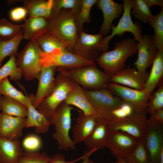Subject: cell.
<instances>
[{"mask_svg":"<svg viewBox=\"0 0 163 163\" xmlns=\"http://www.w3.org/2000/svg\"><path fill=\"white\" fill-rule=\"evenodd\" d=\"M137 43L129 38L117 42L114 49L103 52L95 61L110 76L124 69L128 58L138 52Z\"/></svg>","mask_w":163,"mask_h":163,"instance_id":"cell-1","label":"cell"},{"mask_svg":"<svg viewBox=\"0 0 163 163\" xmlns=\"http://www.w3.org/2000/svg\"><path fill=\"white\" fill-rule=\"evenodd\" d=\"M57 71L63 74L76 84L87 90L106 88L110 82V77L100 70L96 63L72 69L57 67Z\"/></svg>","mask_w":163,"mask_h":163,"instance_id":"cell-2","label":"cell"},{"mask_svg":"<svg viewBox=\"0 0 163 163\" xmlns=\"http://www.w3.org/2000/svg\"><path fill=\"white\" fill-rule=\"evenodd\" d=\"M59 72L55 78L52 90L37 109L49 121L59 106L64 101L69 92L76 84L63 74Z\"/></svg>","mask_w":163,"mask_h":163,"instance_id":"cell-3","label":"cell"},{"mask_svg":"<svg viewBox=\"0 0 163 163\" xmlns=\"http://www.w3.org/2000/svg\"><path fill=\"white\" fill-rule=\"evenodd\" d=\"M73 108L63 101L57 107L50 120L54 125L53 138L57 141L58 148L66 151L70 149L76 150V148L70 138L69 132L71 127V111Z\"/></svg>","mask_w":163,"mask_h":163,"instance_id":"cell-4","label":"cell"},{"mask_svg":"<svg viewBox=\"0 0 163 163\" xmlns=\"http://www.w3.org/2000/svg\"><path fill=\"white\" fill-rule=\"evenodd\" d=\"M84 89L88 99L94 109L97 119L107 122L110 113L124 103L107 88L94 90Z\"/></svg>","mask_w":163,"mask_h":163,"instance_id":"cell-5","label":"cell"},{"mask_svg":"<svg viewBox=\"0 0 163 163\" xmlns=\"http://www.w3.org/2000/svg\"><path fill=\"white\" fill-rule=\"evenodd\" d=\"M42 52L35 39L30 40L16 56V63L27 81L38 79L42 66L40 62Z\"/></svg>","mask_w":163,"mask_h":163,"instance_id":"cell-6","label":"cell"},{"mask_svg":"<svg viewBox=\"0 0 163 163\" xmlns=\"http://www.w3.org/2000/svg\"><path fill=\"white\" fill-rule=\"evenodd\" d=\"M75 16L71 9H61L55 18L49 20L46 32L60 40L70 43L72 48L78 35Z\"/></svg>","mask_w":163,"mask_h":163,"instance_id":"cell-7","label":"cell"},{"mask_svg":"<svg viewBox=\"0 0 163 163\" xmlns=\"http://www.w3.org/2000/svg\"><path fill=\"white\" fill-rule=\"evenodd\" d=\"M123 14L118 24L116 26L113 25L112 26L111 34L103 37L100 43V48L102 52L107 51L110 40L115 35L121 36L123 35L125 32H129L133 35L134 39L136 41H139L142 37L140 26L138 23H134L131 19L130 11L134 0H123Z\"/></svg>","mask_w":163,"mask_h":163,"instance_id":"cell-8","label":"cell"},{"mask_svg":"<svg viewBox=\"0 0 163 163\" xmlns=\"http://www.w3.org/2000/svg\"><path fill=\"white\" fill-rule=\"evenodd\" d=\"M147 113L146 111L135 113L124 118H113L107 122L111 130L126 133L140 141L143 139L146 131Z\"/></svg>","mask_w":163,"mask_h":163,"instance_id":"cell-9","label":"cell"},{"mask_svg":"<svg viewBox=\"0 0 163 163\" xmlns=\"http://www.w3.org/2000/svg\"><path fill=\"white\" fill-rule=\"evenodd\" d=\"M39 61L42 67L54 66L67 69L78 68L96 63L94 60L83 58L67 50L53 55L42 52Z\"/></svg>","mask_w":163,"mask_h":163,"instance_id":"cell-10","label":"cell"},{"mask_svg":"<svg viewBox=\"0 0 163 163\" xmlns=\"http://www.w3.org/2000/svg\"><path fill=\"white\" fill-rule=\"evenodd\" d=\"M107 88L113 95L130 105L135 112L146 111L149 99L144 90H136L111 82Z\"/></svg>","mask_w":163,"mask_h":163,"instance_id":"cell-11","label":"cell"},{"mask_svg":"<svg viewBox=\"0 0 163 163\" xmlns=\"http://www.w3.org/2000/svg\"><path fill=\"white\" fill-rule=\"evenodd\" d=\"M103 37L99 34H90L83 31L78 34L71 52L83 58L95 60L102 53L100 44Z\"/></svg>","mask_w":163,"mask_h":163,"instance_id":"cell-12","label":"cell"},{"mask_svg":"<svg viewBox=\"0 0 163 163\" xmlns=\"http://www.w3.org/2000/svg\"><path fill=\"white\" fill-rule=\"evenodd\" d=\"M140 141L123 132L111 130L106 145L114 157L124 158L128 156Z\"/></svg>","mask_w":163,"mask_h":163,"instance_id":"cell-13","label":"cell"},{"mask_svg":"<svg viewBox=\"0 0 163 163\" xmlns=\"http://www.w3.org/2000/svg\"><path fill=\"white\" fill-rule=\"evenodd\" d=\"M143 139L151 163H160L161 154L163 150V124L148 120Z\"/></svg>","mask_w":163,"mask_h":163,"instance_id":"cell-14","label":"cell"},{"mask_svg":"<svg viewBox=\"0 0 163 163\" xmlns=\"http://www.w3.org/2000/svg\"><path fill=\"white\" fill-rule=\"evenodd\" d=\"M138 42V58L134 65L139 73L145 75L147 69L152 65L158 50L150 35L144 34Z\"/></svg>","mask_w":163,"mask_h":163,"instance_id":"cell-15","label":"cell"},{"mask_svg":"<svg viewBox=\"0 0 163 163\" xmlns=\"http://www.w3.org/2000/svg\"><path fill=\"white\" fill-rule=\"evenodd\" d=\"M149 74L146 72L145 74L142 75L136 69L128 67L111 76L110 82L133 89L142 90Z\"/></svg>","mask_w":163,"mask_h":163,"instance_id":"cell-16","label":"cell"},{"mask_svg":"<svg viewBox=\"0 0 163 163\" xmlns=\"http://www.w3.org/2000/svg\"><path fill=\"white\" fill-rule=\"evenodd\" d=\"M95 4L103 15V21L99 34L105 36L110 31L112 22L123 11V4H118L112 0H98Z\"/></svg>","mask_w":163,"mask_h":163,"instance_id":"cell-17","label":"cell"},{"mask_svg":"<svg viewBox=\"0 0 163 163\" xmlns=\"http://www.w3.org/2000/svg\"><path fill=\"white\" fill-rule=\"evenodd\" d=\"M26 118L16 117L0 113V137L14 140L22 135Z\"/></svg>","mask_w":163,"mask_h":163,"instance_id":"cell-18","label":"cell"},{"mask_svg":"<svg viewBox=\"0 0 163 163\" xmlns=\"http://www.w3.org/2000/svg\"><path fill=\"white\" fill-rule=\"evenodd\" d=\"M57 67L54 66L42 67L37 79V90L32 103L33 105L36 109L53 89L55 80V75L57 72Z\"/></svg>","mask_w":163,"mask_h":163,"instance_id":"cell-19","label":"cell"},{"mask_svg":"<svg viewBox=\"0 0 163 163\" xmlns=\"http://www.w3.org/2000/svg\"><path fill=\"white\" fill-rule=\"evenodd\" d=\"M96 123L92 132L84 142L88 152L94 149H104L111 131L108 122L96 118Z\"/></svg>","mask_w":163,"mask_h":163,"instance_id":"cell-20","label":"cell"},{"mask_svg":"<svg viewBox=\"0 0 163 163\" xmlns=\"http://www.w3.org/2000/svg\"><path fill=\"white\" fill-rule=\"evenodd\" d=\"M76 123L72 129L73 141L76 144L84 142L94 128L96 119L95 116L85 114L78 110Z\"/></svg>","mask_w":163,"mask_h":163,"instance_id":"cell-21","label":"cell"},{"mask_svg":"<svg viewBox=\"0 0 163 163\" xmlns=\"http://www.w3.org/2000/svg\"><path fill=\"white\" fill-rule=\"evenodd\" d=\"M35 40L43 53L55 54L65 50L71 52L72 46L70 43L60 40L46 31L39 35Z\"/></svg>","mask_w":163,"mask_h":163,"instance_id":"cell-22","label":"cell"},{"mask_svg":"<svg viewBox=\"0 0 163 163\" xmlns=\"http://www.w3.org/2000/svg\"><path fill=\"white\" fill-rule=\"evenodd\" d=\"M31 96L27 95L28 111L25 127H34L37 133H46L51 125L50 122L33 106Z\"/></svg>","mask_w":163,"mask_h":163,"instance_id":"cell-23","label":"cell"},{"mask_svg":"<svg viewBox=\"0 0 163 163\" xmlns=\"http://www.w3.org/2000/svg\"><path fill=\"white\" fill-rule=\"evenodd\" d=\"M163 76V50H158L151 72L145 83L144 90L149 99Z\"/></svg>","mask_w":163,"mask_h":163,"instance_id":"cell-24","label":"cell"},{"mask_svg":"<svg viewBox=\"0 0 163 163\" xmlns=\"http://www.w3.org/2000/svg\"><path fill=\"white\" fill-rule=\"evenodd\" d=\"M64 102L78 107L86 114L95 116L94 109L88 99L84 89L77 84L69 92Z\"/></svg>","mask_w":163,"mask_h":163,"instance_id":"cell-25","label":"cell"},{"mask_svg":"<svg viewBox=\"0 0 163 163\" xmlns=\"http://www.w3.org/2000/svg\"><path fill=\"white\" fill-rule=\"evenodd\" d=\"M23 152L19 139L12 140L0 137V163H16Z\"/></svg>","mask_w":163,"mask_h":163,"instance_id":"cell-26","label":"cell"},{"mask_svg":"<svg viewBox=\"0 0 163 163\" xmlns=\"http://www.w3.org/2000/svg\"><path fill=\"white\" fill-rule=\"evenodd\" d=\"M23 24V39L27 40L35 39L46 31L49 20L40 17H29Z\"/></svg>","mask_w":163,"mask_h":163,"instance_id":"cell-27","label":"cell"},{"mask_svg":"<svg viewBox=\"0 0 163 163\" xmlns=\"http://www.w3.org/2000/svg\"><path fill=\"white\" fill-rule=\"evenodd\" d=\"M23 7L29 17H40L47 20L50 18L53 0H24Z\"/></svg>","mask_w":163,"mask_h":163,"instance_id":"cell-28","label":"cell"},{"mask_svg":"<svg viewBox=\"0 0 163 163\" xmlns=\"http://www.w3.org/2000/svg\"><path fill=\"white\" fill-rule=\"evenodd\" d=\"M1 110L2 113L16 117L26 118L27 107L19 102L6 96H2Z\"/></svg>","mask_w":163,"mask_h":163,"instance_id":"cell-29","label":"cell"},{"mask_svg":"<svg viewBox=\"0 0 163 163\" xmlns=\"http://www.w3.org/2000/svg\"><path fill=\"white\" fill-rule=\"evenodd\" d=\"M97 0H81L80 11L75 17V24L78 34L83 31V27L85 23L91 22V10Z\"/></svg>","mask_w":163,"mask_h":163,"instance_id":"cell-30","label":"cell"},{"mask_svg":"<svg viewBox=\"0 0 163 163\" xmlns=\"http://www.w3.org/2000/svg\"><path fill=\"white\" fill-rule=\"evenodd\" d=\"M23 39L22 31L11 39L5 41H0V68L3 59L8 56H16L18 46Z\"/></svg>","mask_w":163,"mask_h":163,"instance_id":"cell-31","label":"cell"},{"mask_svg":"<svg viewBox=\"0 0 163 163\" xmlns=\"http://www.w3.org/2000/svg\"><path fill=\"white\" fill-rule=\"evenodd\" d=\"M0 94L16 100L27 107V95H24L14 88L9 82L8 77L0 82Z\"/></svg>","mask_w":163,"mask_h":163,"instance_id":"cell-32","label":"cell"},{"mask_svg":"<svg viewBox=\"0 0 163 163\" xmlns=\"http://www.w3.org/2000/svg\"><path fill=\"white\" fill-rule=\"evenodd\" d=\"M149 24L155 31L152 37L155 45L158 50H163V7Z\"/></svg>","mask_w":163,"mask_h":163,"instance_id":"cell-33","label":"cell"},{"mask_svg":"<svg viewBox=\"0 0 163 163\" xmlns=\"http://www.w3.org/2000/svg\"><path fill=\"white\" fill-rule=\"evenodd\" d=\"M16 56H12L9 60L0 68V82L5 78L10 77L11 80L17 81L22 76L21 70L16 63Z\"/></svg>","mask_w":163,"mask_h":163,"instance_id":"cell-34","label":"cell"},{"mask_svg":"<svg viewBox=\"0 0 163 163\" xmlns=\"http://www.w3.org/2000/svg\"><path fill=\"white\" fill-rule=\"evenodd\" d=\"M50 19L55 18L62 9H70L76 15L81 7V0H53Z\"/></svg>","mask_w":163,"mask_h":163,"instance_id":"cell-35","label":"cell"},{"mask_svg":"<svg viewBox=\"0 0 163 163\" xmlns=\"http://www.w3.org/2000/svg\"><path fill=\"white\" fill-rule=\"evenodd\" d=\"M131 10L135 18L144 23H149L154 16L144 0H134Z\"/></svg>","mask_w":163,"mask_h":163,"instance_id":"cell-36","label":"cell"},{"mask_svg":"<svg viewBox=\"0 0 163 163\" xmlns=\"http://www.w3.org/2000/svg\"><path fill=\"white\" fill-rule=\"evenodd\" d=\"M23 24H13L5 18L0 19V41L9 40L22 31Z\"/></svg>","mask_w":163,"mask_h":163,"instance_id":"cell-37","label":"cell"},{"mask_svg":"<svg viewBox=\"0 0 163 163\" xmlns=\"http://www.w3.org/2000/svg\"><path fill=\"white\" fill-rule=\"evenodd\" d=\"M158 86L157 89L152 94L148 101L146 112L150 115L163 109V78Z\"/></svg>","mask_w":163,"mask_h":163,"instance_id":"cell-38","label":"cell"},{"mask_svg":"<svg viewBox=\"0 0 163 163\" xmlns=\"http://www.w3.org/2000/svg\"><path fill=\"white\" fill-rule=\"evenodd\" d=\"M124 159L127 163H151L143 139L139 141L132 152Z\"/></svg>","mask_w":163,"mask_h":163,"instance_id":"cell-39","label":"cell"},{"mask_svg":"<svg viewBox=\"0 0 163 163\" xmlns=\"http://www.w3.org/2000/svg\"><path fill=\"white\" fill-rule=\"evenodd\" d=\"M51 158L45 152L24 151L18 158L16 163H47Z\"/></svg>","mask_w":163,"mask_h":163,"instance_id":"cell-40","label":"cell"},{"mask_svg":"<svg viewBox=\"0 0 163 163\" xmlns=\"http://www.w3.org/2000/svg\"><path fill=\"white\" fill-rule=\"evenodd\" d=\"M42 145L41 139L34 134L29 135L23 139L22 145L25 151L30 152H37Z\"/></svg>","mask_w":163,"mask_h":163,"instance_id":"cell-41","label":"cell"},{"mask_svg":"<svg viewBox=\"0 0 163 163\" xmlns=\"http://www.w3.org/2000/svg\"><path fill=\"white\" fill-rule=\"evenodd\" d=\"M27 14L26 9L24 7H19L11 9L9 15L11 19L14 21H19L25 19Z\"/></svg>","mask_w":163,"mask_h":163,"instance_id":"cell-42","label":"cell"},{"mask_svg":"<svg viewBox=\"0 0 163 163\" xmlns=\"http://www.w3.org/2000/svg\"><path fill=\"white\" fill-rule=\"evenodd\" d=\"M85 154L78 158L70 161H66L65 156L62 154H57L55 155L47 163H75L77 161L81 159H83Z\"/></svg>","mask_w":163,"mask_h":163,"instance_id":"cell-43","label":"cell"},{"mask_svg":"<svg viewBox=\"0 0 163 163\" xmlns=\"http://www.w3.org/2000/svg\"><path fill=\"white\" fill-rule=\"evenodd\" d=\"M148 120L163 124V109L160 110L150 115Z\"/></svg>","mask_w":163,"mask_h":163,"instance_id":"cell-44","label":"cell"},{"mask_svg":"<svg viewBox=\"0 0 163 163\" xmlns=\"http://www.w3.org/2000/svg\"><path fill=\"white\" fill-rule=\"evenodd\" d=\"M148 6L150 8L154 5H158L163 7V0H144Z\"/></svg>","mask_w":163,"mask_h":163,"instance_id":"cell-45","label":"cell"},{"mask_svg":"<svg viewBox=\"0 0 163 163\" xmlns=\"http://www.w3.org/2000/svg\"><path fill=\"white\" fill-rule=\"evenodd\" d=\"M97 150V149H94L90 151H86L85 152V156L83 159V160L82 163H89V158L90 155L94 152Z\"/></svg>","mask_w":163,"mask_h":163,"instance_id":"cell-46","label":"cell"},{"mask_svg":"<svg viewBox=\"0 0 163 163\" xmlns=\"http://www.w3.org/2000/svg\"><path fill=\"white\" fill-rule=\"evenodd\" d=\"M24 0H7V3L8 5H11L16 3L19 2H24Z\"/></svg>","mask_w":163,"mask_h":163,"instance_id":"cell-47","label":"cell"},{"mask_svg":"<svg viewBox=\"0 0 163 163\" xmlns=\"http://www.w3.org/2000/svg\"><path fill=\"white\" fill-rule=\"evenodd\" d=\"M117 163H127L123 158L117 159Z\"/></svg>","mask_w":163,"mask_h":163,"instance_id":"cell-48","label":"cell"},{"mask_svg":"<svg viewBox=\"0 0 163 163\" xmlns=\"http://www.w3.org/2000/svg\"><path fill=\"white\" fill-rule=\"evenodd\" d=\"M160 163H163V150L161 151V154Z\"/></svg>","mask_w":163,"mask_h":163,"instance_id":"cell-49","label":"cell"},{"mask_svg":"<svg viewBox=\"0 0 163 163\" xmlns=\"http://www.w3.org/2000/svg\"><path fill=\"white\" fill-rule=\"evenodd\" d=\"M89 163H95L94 161H93L92 160H90V159H89ZM114 163H117V161L116 162H115Z\"/></svg>","mask_w":163,"mask_h":163,"instance_id":"cell-50","label":"cell"},{"mask_svg":"<svg viewBox=\"0 0 163 163\" xmlns=\"http://www.w3.org/2000/svg\"><path fill=\"white\" fill-rule=\"evenodd\" d=\"M2 96V95L0 94V110H1V100Z\"/></svg>","mask_w":163,"mask_h":163,"instance_id":"cell-51","label":"cell"},{"mask_svg":"<svg viewBox=\"0 0 163 163\" xmlns=\"http://www.w3.org/2000/svg\"></svg>","mask_w":163,"mask_h":163,"instance_id":"cell-52","label":"cell"}]
</instances>
